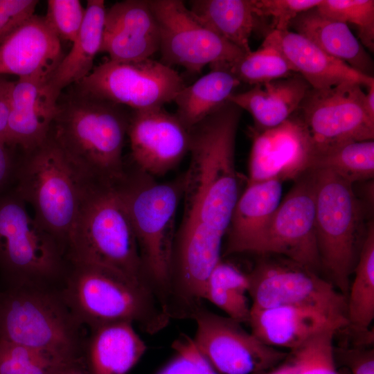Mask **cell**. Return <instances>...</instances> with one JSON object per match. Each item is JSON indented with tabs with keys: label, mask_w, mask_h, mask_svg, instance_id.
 Masks as SVG:
<instances>
[{
	"label": "cell",
	"mask_w": 374,
	"mask_h": 374,
	"mask_svg": "<svg viewBox=\"0 0 374 374\" xmlns=\"http://www.w3.org/2000/svg\"><path fill=\"white\" fill-rule=\"evenodd\" d=\"M8 146L0 143V189L5 185L12 174L15 175V165Z\"/></svg>",
	"instance_id": "ee69618b"
},
{
	"label": "cell",
	"mask_w": 374,
	"mask_h": 374,
	"mask_svg": "<svg viewBox=\"0 0 374 374\" xmlns=\"http://www.w3.org/2000/svg\"><path fill=\"white\" fill-rule=\"evenodd\" d=\"M248 323L251 332L262 343L290 351L323 331H339L348 326L345 316L305 305L251 308Z\"/></svg>",
	"instance_id": "d6986e66"
},
{
	"label": "cell",
	"mask_w": 374,
	"mask_h": 374,
	"mask_svg": "<svg viewBox=\"0 0 374 374\" xmlns=\"http://www.w3.org/2000/svg\"><path fill=\"white\" fill-rule=\"evenodd\" d=\"M317 9L327 18L355 24L362 44L373 52V0H322Z\"/></svg>",
	"instance_id": "836d02e7"
},
{
	"label": "cell",
	"mask_w": 374,
	"mask_h": 374,
	"mask_svg": "<svg viewBox=\"0 0 374 374\" xmlns=\"http://www.w3.org/2000/svg\"><path fill=\"white\" fill-rule=\"evenodd\" d=\"M322 0H253L258 17H271V30H288L291 22L301 13L317 7Z\"/></svg>",
	"instance_id": "74e56055"
},
{
	"label": "cell",
	"mask_w": 374,
	"mask_h": 374,
	"mask_svg": "<svg viewBox=\"0 0 374 374\" xmlns=\"http://www.w3.org/2000/svg\"><path fill=\"white\" fill-rule=\"evenodd\" d=\"M230 70L240 82L253 85L297 74L278 49L263 44L231 64Z\"/></svg>",
	"instance_id": "1f68e13d"
},
{
	"label": "cell",
	"mask_w": 374,
	"mask_h": 374,
	"mask_svg": "<svg viewBox=\"0 0 374 374\" xmlns=\"http://www.w3.org/2000/svg\"><path fill=\"white\" fill-rule=\"evenodd\" d=\"M13 84L0 76V143L6 145Z\"/></svg>",
	"instance_id": "7bdbcfd3"
},
{
	"label": "cell",
	"mask_w": 374,
	"mask_h": 374,
	"mask_svg": "<svg viewBox=\"0 0 374 374\" xmlns=\"http://www.w3.org/2000/svg\"><path fill=\"white\" fill-rule=\"evenodd\" d=\"M310 169L330 170L352 184L373 179L374 141L347 143L319 153Z\"/></svg>",
	"instance_id": "4dcf8cb0"
},
{
	"label": "cell",
	"mask_w": 374,
	"mask_h": 374,
	"mask_svg": "<svg viewBox=\"0 0 374 374\" xmlns=\"http://www.w3.org/2000/svg\"><path fill=\"white\" fill-rule=\"evenodd\" d=\"M184 184V173L161 183L131 163H125L123 176L114 182L134 230L150 291L166 312L176 215Z\"/></svg>",
	"instance_id": "7a4b0ae2"
},
{
	"label": "cell",
	"mask_w": 374,
	"mask_h": 374,
	"mask_svg": "<svg viewBox=\"0 0 374 374\" xmlns=\"http://www.w3.org/2000/svg\"><path fill=\"white\" fill-rule=\"evenodd\" d=\"M338 331L333 329L323 331L290 351L300 366L298 374H349L339 371L333 353L334 337Z\"/></svg>",
	"instance_id": "e575fe53"
},
{
	"label": "cell",
	"mask_w": 374,
	"mask_h": 374,
	"mask_svg": "<svg viewBox=\"0 0 374 374\" xmlns=\"http://www.w3.org/2000/svg\"><path fill=\"white\" fill-rule=\"evenodd\" d=\"M204 300L223 310L229 317L240 323H248L251 306L246 294L217 286L207 285Z\"/></svg>",
	"instance_id": "f35d334b"
},
{
	"label": "cell",
	"mask_w": 374,
	"mask_h": 374,
	"mask_svg": "<svg viewBox=\"0 0 374 374\" xmlns=\"http://www.w3.org/2000/svg\"><path fill=\"white\" fill-rule=\"evenodd\" d=\"M310 84L300 75L254 85L251 89L232 93L227 100L253 117L256 131L276 127L287 120L300 107Z\"/></svg>",
	"instance_id": "d4e9b609"
},
{
	"label": "cell",
	"mask_w": 374,
	"mask_h": 374,
	"mask_svg": "<svg viewBox=\"0 0 374 374\" xmlns=\"http://www.w3.org/2000/svg\"><path fill=\"white\" fill-rule=\"evenodd\" d=\"M262 44L278 49L312 89H326L344 82H355L367 87L374 84L373 76L363 74L329 55L296 32L271 30Z\"/></svg>",
	"instance_id": "44dd1931"
},
{
	"label": "cell",
	"mask_w": 374,
	"mask_h": 374,
	"mask_svg": "<svg viewBox=\"0 0 374 374\" xmlns=\"http://www.w3.org/2000/svg\"><path fill=\"white\" fill-rule=\"evenodd\" d=\"M365 95L355 82L308 91L296 113L310 133L316 154L344 143L373 140L374 117L366 109Z\"/></svg>",
	"instance_id": "4fadbf2b"
},
{
	"label": "cell",
	"mask_w": 374,
	"mask_h": 374,
	"mask_svg": "<svg viewBox=\"0 0 374 374\" xmlns=\"http://www.w3.org/2000/svg\"><path fill=\"white\" fill-rule=\"evenodd\" d=\"M15 177L14 192L32 206L35 220L66 256L84 180L50 134L40 145L24 152Z\"/></svg>",
	"instance_id": "52a82bcc"
},
{
	"label": "cell",
	"mask_w": 374,
	"mask_h": 374,
	"mask_svg": "<svg viewBox=\"0 0 374 374\" xmlns=\"http://www.w3.org/2000/svg\"><path fill=\"white\" fill-rule=\"evenodd\" d=\"M84 15L85 8L78 0H48L44 17L60 40L73 43Z\"/></svg>",
	"instance_id": "d590c367"
},
{
	"label": "cell",
	"mask_w": 374,
	"mask_h": 374,
	"mask_svg": "<svg viewBox=\"0 0 374 374\" xmlns=\"http://www.w3.org/2000/svg\"><path fill=\"white\" fill-rule=\"evenodd\" d=\"M334 358L345 367L349 374H374V349L364 346L336 347L333 348Z\"/></svg>",
	"instance_id": "ab89813d"
},
{
	"label": "cell",
	"mask_w": 374,
	"mask_h": 374,
	"mask_svg": "<svg viewBox=\"0 0 374 374\" xmlns=\"http://www.w3.org/2000/svg\"><path fill=\"white\" fill-rule=\"evenodd\" d=\"M61 292L73 316L89 330L106 323L127 321L154 335L170 321L148 290L121 272L100 264L69 261Z\"/></svg>",
	"instance_id": "5b68a950"
},
{
	"label": "cell",
	"mask_w": 374,
	"mask_h": 374,
	"mask_svg": "<svg viewBox=\"0 0 374 374\" xmlns=\"http://www.w3.org/2000/svg\"><path fill=\"white\" fill-rule=\"evenodd\" d=\"M174 357L157 374H219L197 350L193 338L181 335L172 344Z\"/></svg>",
	"instance_id": "8d00e7d4"
},
{
	"label": "cell",
	"mask_w": 374,
	"mask_h": 374,
	"mask_svg": "<svg viewBox=\"0 0 374 374\" xmlns=\"http://www.w3.org/2000/svg\"><path fill=\"white\" fill-rule=\"evenodd\" d=\"M147 348L132 323H106L89 330L82 362L88 374H127Z\"/></svg>",
	"instance_id": "cb8c5ba5"
},
{
	"label": "cell",
	"mask_w": 374,
	"mask_h": 374,
	"mask_svg": "<svg viewBox=\"0 0 374 374\" xmlns=\"http://www.w3.org/2000/svg\"><path fill=\"white\" fill-rule=\"evenodd\" d=\"M70 363L44 352L0 340V374H55Z\"/></svg>",
	"instance_id": "d6a6232c"
},
{
	"label": "cell",
	"mask_w": 374,
	"mask_h": 374,
	"mask_svg": "<svg viewBox=\"0 0 374 374\" xmlns=\"http://www.w3.org/2000/svg\"><path fill=\"white\" fill-rule=\"evenodd\" d=\"M247 277L251 309L305 305L346 317L343 294L314 270L285 257L260 255Z\"/></svg>",
	"instance_id": "8fae6325"
},
{
	"label": "cell",
	"mask_w": 374,
	"mask_h": 374,
	"mask_svg": "<svg viewBox=\"0 0 374 374\" xmlns=\"http://www.w3.org/2000/svg\"><path fill=\"white\" fill-rule=\"evenodd\" d=\"M39 1L0 0V38L35 14Z\"/></svg>",
	"instance_id": "b9f144b4"
},
{
	"label": "cell",
	"mask_w": 374,
	"mask_h": 374,
	"mask_svg": "<svg viewBox=\"0 0 374 374\" xmlns=\"http://www.w3.org/2000/svg\"><path fill=\"white\" fill-rule=\"evenodd\" d=\"M250 132L252 145L247 185L270 179L295 181L310 169L316 148L296 112L276 127Z\"/></svg>",
	"instance_id": "2e32d148"
},
{
	"label": "cell",
	"mask_w": 374,
	"mask_h": 374,
	"mask_svg": "<svg viewBox=\"0 0 374 374\" xmlns=\"http://www.w3.org/2000/svg\"><path fill=\"white\" fill-rule=\"evenodd\" d=\"M316 170L294 181L281 200L253 253L278 255L317 272L321 267L315 230Z\"/></svg>",
	"instance_id": "9a60e30c"
},
{
	"label": "cell",
	"mask_w": 374,
	"mask_h": 374,
	"mask_svg": "<svg viewBox=\"0 0 374 374\" xmlns=\"http://www.w3.org/2000/svg\"><path fill=\"white\" fill-rule=\"evenodd\" d=\"M207 285L232 290L246 294L249 290L247 274L221 258L211 270Z\"/></svg>",
	"instance_id": "60d3db41"
},
{
	"label": "cell",
	"mask_w": 374,
	"mask_h": 374,
	"mask_svg": "<svg viewBox=\"0 0 374 374\" xmlns=\"http://www.w3.org/2000/svg\"><path fill=\"white\" fill-rule=\"evenodd\" d=\"M191 319L196 323L193 341L219 374H255L276 366L288 355L262 343L239 321L217 314L204 305Z\"/></svg>",
	"instance_id": "5bb4252c"
},
{
	"label": "cell",
	"mask_w": 374,
	"mask_h": 374,
	"mask_svg": "<svg viewBox=\"0 0 374 374\" xmlns=\"http://www.w3.org/2000/svg\"><path fill=\"white\" fill-rule=\"evenodd\" d=\"M210 66L209 73L186 86L173 100L177 107L176 116L188 130L226 102L240 84L229 64H214Z\"/></svg>",
	"instance_id": "83f0119b"
},
{
	"label": "cell",
	"mask_w": 374,
	"mask_h": 374,
	"mask_svg": "<svg viewBox=\"0 0 374 374\" xmlns=\"http://www.w3.org/2000/svg\"><path fill=\"white\" fill-rule=\"evenodd\" d=\"M129 118L121 105L76 93L59 105L49 134L85 181L114 182L125 170Z\"/></svg>",
	"instance_id": "3957f363"
},
{
	"label": "cell",
	"mask_w": 374,
	"mask_h": 374,
	"mask_svg": "<svg viewBox=\"0 0 374 374\" xmlns=\"http://www.w3.org/2000/svg\"><path fill=\"white\" fill-rule=\"evenodd\" d=\"M299 371V364L289 353L285 359L276 366L255 374H298Z\"/></svg>",
	"instance_id": "f6af8a7d"
},
{
	"label": "cell",
	"mask_w": 374,
	"mask_h": 374,
	"mask_svg": "<svg viewBox=\"0 0 374 374\" xmlns=\"http://www.w3.org/2000/svg\"><path fill=\"white\" fill-rule=\"evenodd\" d=\"M66 258L110 267L152 293L130 217L114 182H84Z\"/></svg>",
	"instance_id": "277c9868"
},
{
	"label": "cell",
	"mask_w": 374,
	"mask_h": 374,
	"mask_svg": "<svg viewBox=\"0 0 374 374\" xmlns=\"http://www.w3.org/2000/svg\"><path fill=\"white\" fill-rule=\"evenodd\" d=\"M127 135L131 163L155 178L175 169L189 152L190 130L163 107L132 111Z\"/></svg>",
	"instance_id": "e0dca14e"
},
{
	"label": "cell",
	"mask_w": 374,
	"mask_h": 374,
	"mask_svg": "<svg viewBox=\"0 0 374 374\" xmlns=\"http://www.w3.org/2000/svg\"><path fill=\"white\" fill-rule=\"evenodd\" d=\"M46 83L33 78L14 82L6 137L8 148H19L26 152L48 139L59 105L48 95Z\"/></svg>",
	"instance_id": "7402d4cb"
},
{
	"label": "cell",
	"mask_w": 374,
	"mask_h": 374,
	"mask_svg": "<svg viewBox=\"0 0 374 374\" xmlns=\"http://www.w3.org/2000/svg\"><path fill=\"white\" fill-rule=\"evenodd\" d=\"M69 262L13 191L0 197V274L6 288L61 289Z\"/></svg>",
	"instance_id": "ba28073f"
},
{
	"label": "cell",
	"mask_w": 374,
	"mask_h": 374,
	"mask_svg": "<svg viewBox=\"0 0 374 374\" xmlns=\"http://www.w3.org/2000/svg\"><path fill=\"white\" fill-rule=\"evenodd\" d=\"M76 86L77 94L125 105L133 111L163 107L186 87L177 71L150 58L136 62L109 60Z\"/></svg>",
	"instance_id": "30bf717a"
},
{
	"label": "cell",
	"mask_w": 374,
	"mask_h": 374,
	"mask_svg": "<svg viewBox=\"0 0 374 374\" xmlns=\"http://www.w3.org/2000/svg\"><path fill=\"white\" fill-rule=\"evenodd\" d=\"M315 170V230L321 267L346 297L367 231L363 208L353 184L330 170Z\"/></svg>",
	"instance_id": "9c48e42d"
},
{
	"label": "cell",
	"mask_w": 374,
	"mask_h": 374,
	"mask_svg": "<svg viewBox=\"0 0 374 374\" xmlns=\"http://www.w3.org/2000/svg\"><path fill=\"white\" fill-rule=\"evenodd\" d=\"M63 57L60 39L44 16L34 14L0 38V76L48 82Z\"/></svg>",
	"instance_id": "ac0fdd59"
},
{
	"label": "cell",
	"mask_w": 374,
	"mask_h": 374,
	"mask_svg": "<svg viewBox=\"0 0 374 374\" xmlns=\"http://www.w3.org/2000/svg\"><path fill=\"white\" fill-rule=\"evenodd\" d=\"M55 374H88L82 361L72 362L64 366Z\"/></svg>",
	"instance_id": "bcb514c9"
},
{
	"label": "cell",
	"mask_w": 374,
	"mask_h": 374,
	"mask_svg": "<svg viewBox=\"0 0 374 374\" xmlns=\"http://www.w3.org/2000/svg\"><path fill=\"white\" fill-rule=\"evenodd\" d=\"M346 296V318L354 332L364 333L374 319V226L370 222Z\"/></svg>",
	"instance_id": "f546056e"
},
{
	"label": "cell",
	"mask_w": 374,
	"mask_h": 374,
	"mask_svg": "<svg viewBox=\"0 0 374 374\" xmlns=\"http://www.w3.org/2000/svg\"><path fill=\"white\" fill-rule=\"evenodd\" d=\"M189 9L208 27L245 54L257 24L253 0H194Z\"/></svg>",
	"instance_id": "f1b7e54d"
},
{
	"label": "cell",
	"mask_w": 374,
	"mask_h": 374,
	"mask_svg": "<svg viewBox=\"0 0 374 374\" xmlns=\"http://www.w3.org/2000/svg\"><path fill=\"white\" fill-rule=\"evenodd\" d=\"M106 9L103 0H88L85 15L71 49L64 56L46 87L48 95L57 102L62 91L77 84L92 71L94 58L103 40Z\"/></svg>",
	"instance_id": "484cf974"
},
{
	"label": "cell",
	"mask_w": 374,
	"mask_h": 374,
	"mask_svg": "<svg viewBox=\"0 0 374 374\" xmlns=\"http://www.w3.org/2000/svg\"><path fill=\"white\" fill-rule=\"evenodd\" d=\"M283 181L270 179L247 185L235 206L224 238L222 258L254 253L282 200Z\"/></svg>",
	"instance_id": "603a6c76"
},
{
	"label": "cell",
	"mask_w": 374,
	"mask_h": 374,
	"mask_svg": "<svg viewBox=\"0 0 374 374\" xmlns=\"http://www.w3.org/2000/svg\"><path fill=\"white\" fill-rule=\"evenodd\" d=\"M159 47V26L149 1H123L106 10L100 52L107 53L110 60H143Z\"/></svg>",
	"instance_id": "ffe728a7"
},
{
	"label": "cell",
	"mask_w": 374,
	"mask_h": 374,
	"mask_svg": "<svg viewBox=\"0 0 374 374\" xmlns=\"http://www.w3.org/2000/svg\"><path fill=\"white\" fill-rule=\"evenodd\" d=\"M84 329L61 289L20 287L0 292V340L74 362L82 360Z\"/></svg>",
	"instance_id": "8992f818"
},
{
	"label": "cell",
	"mask_w": 374,
	"mask_h": 374,
	"mask_svg": "<svg viewBox=\"0 0 374 374\" xmlns=\"http://www.w3.org/2000/svg\"><path fill=\"white\" fill-rule=\"evenodd\" d=\"M368 89V93L365 95L366 107L369 114L374 117V84Z\"/></svg>",
	"instance_id": "7dc6e473"
},
{
	"label": "cell",
	"mask_w": 374,
	"mask_h": 374,
	"mask_svg": "<svg viewBox=\"0 0 374 374\" xmlns=\"http://www.w3.org/2000/svg\"><path fill=\"white\" fill-rule=\"evenodd\" d=\"M241 112L226 101L190 130L183 215L169 275V305L181 315H189L203 304L209 274L222 258L240 195L235 149Z\"/></svg>",
	"instance_id": "6da1fadb"
},
{
	"label": "cell",
	"mask_w": 374,
	"mask_h": 374,
	"mask_svg": "<svg viewBox=\"0 0 374 374\" xmlns=\"http://www.w3.org/2000/svg\"><path fill=\"white\" fill-rule=\"evenodd\" d=\"M160 34L162 63L200 72L207 64L230 66L245 53L203 23L183 1L150 0Z\"/></svg>",
	"instance_id": "7c38bea8"
},
{
	"label": "cell",
	"mask_w": 374,
	"mask_h": 374,
	"mask_svg": "<svg viewBox=\"0 0 374 374\" xmlns=\"http://www.w3.org/2000/svg\"><path fill=\"white\" fill-rule=\"evenodd\" d=\"M290 26L329 55L363 74L373 76L372 60L347 24L323 16L316 7L299 15Z\"/></svg>",
	"instance_id": "4316f807"
}]
</instances>
